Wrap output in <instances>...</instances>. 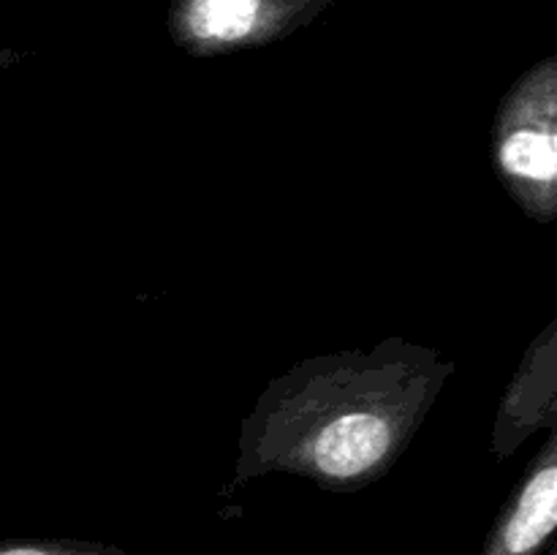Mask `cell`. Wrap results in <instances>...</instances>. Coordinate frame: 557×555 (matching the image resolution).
<instances>
[{
	"label": "cell",
	"instance_id": "277c9868",
	"mask_svg": "<svg viewBox=\"0 0 557 555\" xmlns=\"http://www.w3.org/2000/svg\"><path fill=\"white\" fill-rule=\"evenodd\" d=\"M539 430H557V319L528 346L500 397L493 422L495 457H509Z\"/></svg>",
	"mask_w": 557,
	"mask_h": 555
},
{
	"label": "cell",
	"instance_id": "8992f818",
	"mask_svg": "<svg viewBox=\"0 0 557 555\" xmlns=\"http://www.w3.org/2000/svg\"><path fill=\"white\" fill-rule=\"evenodd\" d=\"M0 555H120L114 547L85 542H27L0 544Z\"/></svg>",
	"mask_w": 557,
	"mask_h": 555
},
{
	"label": "cell",
	"instance_id": "7a4b0ae2",
	"mask_svg": "<svg viewBox=\"0 0 557 555\" xmlns=\"http://www.w3.org/2000/svg\"><path fill=\"white\" fill-rule=\"evenodd\" d=\"M493 166L531 221L557 215V54L539 60L504 92L493 120Z\"/></svg>",
	"mask_w": 557,
	"mask_h": 555
},
{
	"label": "cell",
	"instance_id": "5b68a950",
	"mask_svg": "<svg viewBox=\"0 0 557 555\" xmlns=\"http://www.w3.org/2000/svg\"><path fill=\"white\" fill-rule=\"evenodd\" d=\"M557 526V433L549 430L511 493L484 555H536Z\"/></svg>",
	"mask_w": 557,
	"mask_h": 555
},
{
	"label": "cell",
	"instance_id": "6da1fadb",
	"mask_svg": "<svg viewBox=\"0 0 557 555\" xmlns=\"http://www.w3.org/2000/svg\"><path fill=\"white\" fill-rule=\"evenodd\" d=\"M455 362L389 337L302 359L275 375L243 419L237 479L294 473L337 493L379 482L449 384Z\"/></svg>",
	"mask_w": 557,
	"mask_h": 555
},
{
	"label": "cell",
	"instance_id": "3957f363",
	"mask_svg": "<svg viewBox=\"0 0 557 555\" xmlns=\"http://www.w3.org/2000/svg\"><path fill=\"white\" fill-rule=\"evenodd\" d=\"M335 0H172L166 27L194 58L245 52L310 25Z\"/></svg>",
	"mask_w": 557,
	"mask_h": 555
}]
</instances>
